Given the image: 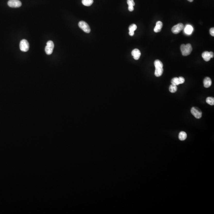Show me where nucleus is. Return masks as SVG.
<instances>
[{"label": "nucleus", "mask_w": 214, "mask_h": 214, "mask_svg": "<svg viewBox=\"0 0 214 214\" xmlns=\"http://www.w3.org/2000/svg\"><path fill=\"white\" fill-rule=\"evenodd\" d=\"M184 33L187 35H191L193 31V28L192 26L190 25H186L184 29Z\"/></svg>", "instance_id": "obj_11"}, {"label": "nucleus", "mask_w": 214, "mask_h": 214, "mask_svg": "<svg viewBox=\"0 0 214 214\" xmlns=\"http://www.w3.org/2000/svg\"><path fill=\"white\" fill-rule=\"evenodd\" d=\"M127 3L128 4V9L129 11H133L134 10V6L135 5V3L134 0H127Z\"/></svg>", "instance_id": "obj_14"}, {"label": "nucleus", "mask_w": 214, "mask_h": 214, "mask_svg": "<svg viewBox=\"0 0 214 214\" xmlns=\"http://www.w3.org/2000/svg\"><path fill=\"white\" fill-rule=\"evenodd\" d=\"M79 26L86 33H89L90 32V29L89 25L86 22L81 21L79 23Z\"/></svg>", "instance_id": "obj_4"}, {"label": "nucleus", "mask_w": 214, "mask_h": 214, "mask_svg": "<svg viewBox=\"0 0 214 214\" xmlns=\"http://www.w3.org/2000/svg\"><path fill=\"white\" fill-rule=\"evenodd\" d=\"M8 5L12 8H19L22 6V3L19 0H9Z\"/></svg>", "instance_id": "obj_6"}, {"label": "nucleus", "mask_w": 214, "mask_h": 214, "mask_svg": "<svg viewBox=\"0 0 214 214\" xmlns=\"http://www.w3.org/2000/svg\"><path fill=\"white\" fill-rule=\"evenodd\" d=\"M210 33L212 36H214V28H211L210 29Z\"/></svg>", "instance_id": "obj_22"}, {"label": "nucleus", "mask_w": 214, "mask_h": 214, "mask_svg": "<svg viewBox=\"0 0 214 214\" xmlns=\"http://www.w3.org/2000/svg\"><path fill=\"white\" fill-rule=\"evenodd\" d=\"M20 49L22 51L27 52L29 48V45L28 40L23 39L21 40L20 44Z\"/></svg>", "instance_id": "obj_2"}, {"label": "nucleus", "mask_w": 214, "mask_h": 214, "mask_svg": "<svg viewBox=\"0 0 214 214\" xmlns=\"http://www.w3.org/2000/svg\"><path fill=\"white\" fill-rule=\"evenodd\" d=\"M169 91L172 93L176 92L177 90V87L176 85L172 84L169 87Z\"/></svg>", "instance_id": "obj_20"}, {"label": "nucleus", "mask_w": 214, "mask_h": 214, "mask_svg": "<svg viewBox=\"0 0 214 214\" xmlns=\"http://www.w3.org/2000/svg\"><path fill=\"white\" fill-rule=\"evenodd\" d=\"M162 27V23L161 21H158L156 23V27L154 29V32L158 33L161 31Z\"/></svg>", "instance_id": "obj_12"}, {"label": "nucleus", "mask_w": 214, "mask_h": 214, "mask_svg": "<svg viewBox=\"0 0 214 214\" xmlns=\"http://www.w3.org/2000/svg\"><path fill=\"white\" fill-rule=\"evenodd\" d=\"M187 134L185 132L182 131L180 132L179 135H178V138H179V139L182 141H183L186 139L187 138Z\"/></svg>", "instance_id": "obj_16"}, {"label": "nucleus", "mask_w": 214, "mask_h": 214, "mask_svg": "<svg viewBox=\"0 0 214 214\" xmlns=\"http://www.w3.org/2000/svg\"><path fill=\"white\" fill-rule=\"evenodd\" d=\"M209 54H210V57H211V58H213L214 57V53H213V52H209Z\"/></svg>", "instance_id": "obj_23"}, {"label": "nucleus", "mask_w": 214, "mask_h": 214, "mask_svg": "<svg viewBox=\"0 0 214 214\" xmlns=\"http://www.w3.org/2000/svg\"><path fill=\"white\" fill-rule=\"evenodd\" d=\"M202 57L204 60L206 62L209 61L211 59L209 52L208 51H205L203 52L202 54Z\"/></svg>", "instance_id": "obj_15"}, {"label": "nucleus", "mask_w": 214, "mask_h": 214, "mask_svg": "<svg viewBox=\"0 0 214 214\" xmlns=\"http://www.w3.org/2000/svg\"><path fill=\"white\" fill-rule=\"evenodd\" d=\"M191 112L192 114L197 119H200L202 117V112L198 108L193 107L191 109Z\"/></svg>", "instance_id": "obj_5"}, {"label": "nucleus", "mask_w": 214, "mask_h": 214, "mask_svg": "<svg viewBox=\"0 0 214 214\" xmlns=\"http://www.w3.org/2000/svg\"><path fill=\"white\" fill-rule=\"evenodd\" d=\"M181 49L182 55L187 56L191 54L192 50V47L190 44H187L186 45L182 44L181 46Z\"/></svg>", "instance_id": "obj_1"}, {"label": "nucleus", "mask_w": 214, "mask_h": 214, "mask_svg": "<svg viewBox=\"0 0 214 214\" xmlns=\"http://www.w3.org/2000/svg\"><path fill=\"white\" fill-rule=\"evenodd\" d=\"M206 102L209 105L213 106L214 105V98L213 97H209L207 98L206 100Z\"/></svg>", "instance_id": "obj_18"}, {"label": "nucleus", "mask_w": 214, "mask_h": 214, "mask_svg": "<svg viewBox=\"0 0 214 214\" xmlns=\"http://www.w3.org/2000/svg\"><path fill=\"white\" fill-rule=\"evenodd\" d=\"M54 44L53 41L49 40L47 42V46L45 48L46 53L48 55H50L53 53L54 48Z\"/></svg>", "instance_id": "obj_3"}, {"label": "nucleus", "mask_w": 214, "mask_h": 214, "mask_svg": "<svg viewBox=\"0 0 214 214\" xmlns=\"http://www.w3.org/2000/svg\"><path fill=\"white\" fill-rule=\"evenodd\" d=\"M187 1L190 2H192L193 1V0H187Z\"/></svg>", "instance_id": "obj_24"}, {"label": "nucleus", "mask_w": 214, "mask_h": 214, "mask_svg": "<svg viewBox=\"0 0 214 214\" xmlns=\"http://www.w3.org/2000/svg\"><path fill=\"white\" fill-rule=\"evenodd\" d=\"M155 71V75L156 77H159L162 75L164 69L162 67H156Z\"/></svg>", "instance_id": "obj_10"}, {"label": "nucleus", "mask_w": 214, "mask_h": 214, "mask_svg": "<svg viewBox=\"0 0 214 214\" xmlns=\"http://www.w3.org/2000/svg\"><path fill=\"white\" fill-rule=\"evenodd\" d=\"M93 0H82V3L85 6H90L93 4Z\"/></svg>", "instance_id": "obj_17"}, {"label": "nucleus", "mask_w": 214, "mask_h": 214, "mask_svg": "<svg viewBox=\"0 0 214 214\" xmlns=\"http://www.w3.org/2000/svg\"><path fill=\"white\" fill-rule=\"evenodd\" d=\"M179 79V82H180V84L184 83L185 82V79L184 78L182 77H180L178 78Z\"/></svg>", "instance_id": "obj_21"}, {"label": "nucleus", "mask_w": 214, "mask_h": 214, "mask_svg": "<svg viewBox=\"0 0 214 214\" xmlns=\"http://www.w3.org/2000/svg\"><path fill=\"white\" fill-rule=\"evenodd\" d=\"M136 25L135 24H132L129 27V34L131 36L134 35V31L136 29Z\"/></svg>", "instance_id": "obj_13"}, {"label": "nucleus", "mask_w": 214, "mask_h": 214, "mask_svg": "<svg viewBox=\"0 0 214 214\" xmlns=\"http://www.w3.org/2000/svg\"><path fill=\"white\" fill-rule=\"evenodd\" d=\"M204 86L205 88H208L210 87L212 84L211 79L209 77H206L204 79Z\"/></svg>", "instance_id": "obj_9"}, {"label": "nucleus", "mask_w": 214, "mask_h": 214, "mask_svg": "<svg viewBox=\"0 0 214 214\" xmlns=\"http://www.w3.org/2000/svg\"><path fill=\"white\" fill-rule=\"evenodd\" d=\"M171 83L172 84L176 85V86H177V85L180 84L179 79H178V78H173L171 80Z\"/></svg>", "instance_id": "obj_19"}, {"label": "nucleus", "mask_w": 214, "mask_h": 214, "mask_svg": "<svg viewBox=\"0 0 214 214\" xmlns=\"http://www.w3.org/2000/svg\"><path fill=\"white\" fill-rule=\"evenodd\" d=\"M131 54L132 56H133L134 58L136 60L139 59L141 56V53H140V51L137 48L134 49L132 51Z\"/></svg>", "instance_id": "obj_8"}, {"label": "nucleus", "mask_w": 214, "mask_h": 214, "mask_svg": "<svg viewBox=\"0 0 214 214\" xmlns=\"http://www.w3.org/2000/svg\"><path fill=\"white\" fill-rule=\"evenodd\" d=\"M184 28V25L182 23H179L173 26L172 29V31L173 33H179Z\"/></svg>", "instance_id": "obj_7"}]
</instances>
